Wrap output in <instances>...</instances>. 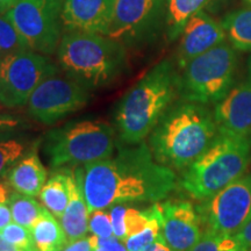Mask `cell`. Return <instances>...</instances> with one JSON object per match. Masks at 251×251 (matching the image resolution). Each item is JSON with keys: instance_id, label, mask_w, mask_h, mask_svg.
<instances>
[{"instance_id": "6da1fadb", "label": "cell", "mask_w": 251, "mask_h": 251, "mask_svg": "<svg viewBox=\"0 0 251 251\" xmlns=\"http://www.w3.org/2000/svg\"><path fill=\"white\" fill-rule=\"evenodd\" d=\"M75 177L89 212L130 202H158L175 190L174 170L153 158L146 143L122 144L117 155L77 166Z\"/></svg>"}, {"instance_id": "7a4b0ae2", "label": "cell", "mask_w": 251, "mask_h": 251, "mask_svg": "<svg viewBox=\"0 0 251 251\" xmlns=\"http://www.w3.org/2000/svg\"><path fill=\"white\" fill-rule=\"evenodd\" d=\"M219 133L214 113L206 105L181 99L166 109L149 137L153 158L184 170L199 158Z\"/></svg>"}, {"instance_id": "3957f363", "label": "cell", "mask_w": 251, "mask_h": 251, "mask_svg": "<svg viewBox=\"0 0 251 251\" xmlns=\"http://www.w3.org/2000/svg\"><path fill=\"white\" fill-rule=\"evenodd\" d=\"M179 75L168 59L155 65L118 102L115 126L122 144H137L150 135L177 97Z\"/></svg>"}, {"instance_id": "277c9868", "label": "cell", "mask_w": 251, "mask_h": 251, "mask_svg": "<svg viewBox=\"0 0 251 251\" xmlns=\"http://www.w3.org/2000/svg\"><path fill=\"white\" fill-rule=\"evenodd\" d=\"M56 57L65 76L90 91L109 86L128 68L127 47L101 34H63Z\"/></svg>"}, {"instance_id": "5b68a950", "label": "cell", "mask_w": 251, "mask_h": 251, "mask_svg": "<svg viewBox=\"0 0 251 251\" xmlns=\"http://www.w3.org/2000/svg\"><path fill=\"white\" fill-rule=\"evenodd\" d=\"M251 162V136L219 131L209 148L184 169L180 187L203 200L244 176Z\"/></svg>"}, {"instance_id": "8992f818", "label": "cell", "mask_w": 251, "mask_h": 251, "mask_svg": "<svg viewBox=\"0 0 251 251\" xmlns=\"http://www.w3.org/2000/svg\"><path fill=\"white\" fill-rule=\"evenodd\" d=\"M115 130L101 120H76L49 130L43 140L49 165L54 169L84 165L114 153Z\"/></svg>"}, {"instance_id": "52a82bcc", "label": "cell", "mask_w": 251, "mask_h": 251, "mask_svg": "<svg viewBox=\"0 0 251 251\" xmlns=\"http://www.w3.org/2000/svg\"><path fill=\"white\" fill-rule=\"evenodd\" d=\"M237 54L228 43L214 47L193 58L179 75V97L187 101L218 103L231 90Z\"/></svg>"}, {"instance_id": "ba28073f", "label": "cell", "mask_w": 251, "mask_h": 251, "mask_svg": "<svg viewBox=\"0 0 251 251\" xmlns=\"http://www.w3.org/2000/svg\"><path fill=\"white\" fill-rule=\"evenodd\" d=\"M63 0H18L6 15L28 48L46 56L57 51L63 36Z\"/></svg>"}, {"instance_id": "9c48e42d", "label": "cell", "mask_w": 251, "mask_h": 251, "mask_svg": "<svg viewBox=\"0 0 251 251\" xmlns=\"http://www.w3.org/2000/svg\"><path fill=\"white\" fill-rule=\"evenodd\" d=\"M59 67L48 56L21 50L0 58V105L14 108L26 105L34 90Z\"/></svg>"}, {"instance_id": "30bf717a", "label": "cell", "mask_w": 251, "mask_h": 251, "mask_svg": "<svg viewBox=\"0 0 251 251\" xmlns=\"http://www.w3.org/2000/svg\"><path fill=\"white\" fill-rule=\"evenodd\" d=\"M202 231L235 235L251 218V175L242 176L197 207Z\"/></svg>"}, {"instance_id": "8fae6325", "label": "cell", "mask_w": 251, "mask_h": 251, "mask_svg": "<svg viewBox=\"0 0 251 251\" xmlns=\"http://www.w3.org/2000/svg\"><path fill=\"white\" fill-rule=\"evenodd\" d=\"M90 96V90L58 72L46 78L34 90L27 102V111L34 120L52 125L85 107Z\"/></svg>"}, {"instance_id": "7c38bea8", "label": "cell", "mask_w": 251, "mask_h": 251, "mask_svg": "<svg viewBox=\"0 0 251 251\" xmlns=\"http://www.w3.org/2000/svg\"><path fill=\"white\" fill-rule=\"evenodd\" d=\"M168 8V0H115L106 36L125 47L147 42L155 35Z\"/></svg>"}, {"instance_id": "4fadbf2b", "label": "cell", "mask_w": 251, "mask_h": 251, "mask_svg": "<svg viewBox=\"0 0 251 251\" xmlns=\"http://www.w3.org/2000/svg\"><path fill=\"white\" fill-rule=\"evenodd\" d=\"M162 236L174 251H191L202 235L197 208L186 200L158 202Z\"/></svg>"}, {"instance_id": "5bb4252c", "label": "cell", "mask_w": 251, "mask_h": 251, "mask_svg": "<svg viewBox=\"0 0 251 251\" xmlns=\"http://www.w3.org/2000/svg\"><path fill=\"white\" fill-rule=\"evenodd\" d=\"M180 35L177 63L181 70L193 58L224 43L227 34L222 24L201 11L187 21Z\"/></svg>"}, {"instance_id": "9a60e30c", "label": "cell", "mask_w": 251, "mask_h": 251, "mask_svg": "<svg viewBox=\"0 0 251 251\" xmlns=\"http://www.w3.org/2000/svg\"><path fill=\"white\" fill-rule=\"evenodd\" d=\"M115 0H63L64 31L106 35Z\"/></svg>"}, {"instance_id": "2e32d148", "label": "cell", "mask_w": 251, "mask_h": 251, "mask_svg": "<svg viewBox=\"0 0 251 251\" xmlns=\"http://www.w3.org/2000/svg\"><path fill=\"white\" fill-rule=\"evenodd\" d=\"M214 118L219 131L251 136V81H244L229 91L216 103Z\"/></svg>"}, {"instance_id": "e0dca14e", "label": "cell", "mask_w": 251, "mask_h": 251, "mask_svg": "<svg viewBox=\"0 0 251 251\" xmlns=\"http://www.w3.org/2000/svg\"><path fill=\"white\" fill-rule=\"evenodd\" d=\"M36 146L29 153L25 155L8 174L9 185L17 192L29 197L39 196L48 177L46 168L37 153Z\"/></svg>"}, {"instance_id": "ac0fdd59", "label": "cell", "mask_w": 251, "mask_h": 251, "mask_svg": "<svg viewBox=\"0 0 251 251\" xmlns=\"http://www.w3.org/2000/svg\"><path fill=\"white\" fill-rule=\"evenodd\" d=\"M69 188H70V197H69L67 209L59 220L67 235L68 243H70L86 237L89 233L90 212L80 185L75 177L74 171L71 170L69 177Z\"/></svg>"}, {"instance_id": "d6986e66", "label": "cell", "mask_w": 251, "mask_h": 251, "mask_svg": "<svg viewBox=\"0 0 251 251\" xmlns=\"http://www.w3.org/2000/svg\"><path fill=\"white\" fill-rule=\"evenodd\" d=\"M31 234L37 251H62L68 244L62 225L47 208L31 228Z\"/></svg>"}, {"instance_id": "ffe728a7", "label": "cell", "mask_w": 251, "mask_h": 251, "mask_svg": "<svg viewBox=\"0 0 251 251\" xmlns=\"http://www.w3.org/2000/svg\"><path fill=\"white\" fill-rule=\"evenodd\" d=\"M69 177H70L69 168H64L62 171L55 172L39 194L43 206L58 219H61L64 214L69 202V197H70Z\"/></svg>"}, {"instance_id": "44dd1931", "label": "cell", "mask_w": 251, "mask_h": 251, "mask_svg": "<svg viewBox=\"0 0 251 251\" xmlns=\"http://www.w3.org/2000/svg\"><path fill=\"white\" fill-rule=\"evenodd\" d=\"M211 0H168L166 8V28L170 40L180 36L185 25L191 18L208 4Z\"/></svg>"}, {"instance_id": "7402d4cb", "label": "cell", "mask_w": 251, "mask_h": 251, "mask_svg": "<svg viewBox=\"0 0 251 251\" xmlns=\"http://www.w3.org/2000/svg\"><path fill=\"white\" fill-rule=\"evenodd\" d=\"M222 27L235 49L251 51V7L229 13Z\"/></svg>"}, {"instance_id": "603a6c76", "label": "cell", "mask_w": 251, "mask_h": 251, "mask_svg": "<svg viewBox=\"0 0 251 251\" xmlns=\"http://www.w3.org/2000/svg\"><path fill=\"white\" fill-rule=\"evenodd\" d=\"M9 208L12 213V220L17 224L28 229L33 228L35 222L41 218L46 207H42L34 197L14 192L9 197Z\"/></svg>"}, {"instance_id": "cb8c5ba5", "label": "cell", "mask_w": 251, "mask_h": 251, "mask_svg": "<svg viewBox=\"0 0 251 251\" xmlns=\"http://www.w3.org/2000/svg\"><path fill=\"white\" fill-rule=\"evenodd\" d=\"M11 133L13 131L0 134V176L7 174L25 155H27V140L14 136Z\"/></svg>"}, {"instance_id": "d4e9b609", "label": "cell", "mask_w": 251, "mask_h": 251, "mask_svg": "<svg viewBox=\"0 0 251 251\" xmlns=\"http://www.w3.org/2000/svg\"><path fill=\"white\" fill-rule=\"evenodd\" d=\"M27 49L29 48L7 15L0 14V58Z\"/></svg>"}, {"instance_id": "484cf974", "label": "cell", "mask_w": 251, "mask_h": 251, "mask_svg": "<svg viewBox=\"0 0 251 251\" xmlns=\"http://www.w3.org/2000/svg\"><path fill=\"white\" fill-rule=\"evenodd\" d=\"M191 251H242L234 235H218L202 231L201 237Z\"/></svg>"}, {"instance_id": "4316f807", "label": "cell", "mask_w": 251, "mask_h": 251, "mask_svg": "<svg viewBox=\"0 0 251 251\" xmlns=\"http://www.w3.org/2000/svg\"><path fill=\"white\" fill-rule=\"evenodd\" d=\"M162 237L161 220L155 221L140 233L131 235L124 241L127 251H143L147 247Z\"/></svg>"}, {"instance_id": "83f0119b", "label": "cell", "mask_w": 251, "mask_h": 251, "mask_svg": "<svg viewBox=\"0 0 251 251\" xmlns=\"http://www.w3.org/2000/svg\"><path fill=\"white\" fill-rule=\"evenodd\" d=\"M1 236L5 238L7 242L13 246L20 248L24 250L34 249V240L33 234L30 229H28L24 226L17 224V222H11L0 231Z\"/></svg>"}, {"instance_id": "f1b7e54d", "label": "cell", "mask_w": 251, "mask_h": 251, "mask_svg": "<svg viewBox=\"0 0 251 251\" xmlns=\"http://www.w3.org/2000/svg\"><path fill=\"white\" fill-rule=\"evenodd\" d=\"M89 230L92 235L99 237L114 236L111 213L103 211V209H96V211L90 212Z\"/></svg>"}, {"instance_id": "f546056e", "label": "cell", "mask_w": 251, "mask_h": 251, "mask_svg": "<svg viewBox=\"0 0 251 251\" xmlns=\"http://www.w3.org/2000/svg\"><path fill=\"white\" fill-rule=\"evenodd\" d=\"M127 207L122 205H115L111 207V219H112V226H113V234L122 242L127 238V234H126V227H125V213Z\"/></svg>"}, {"instance_id": "4dcf8cb0", "label": "cell", "mask_w": 251, "mask_h": 251, "mask_svg": "<svg viewBox=\"0 0 251 251\" xmlns=\"http://www.w3.org/2000/svg\"><path fill=\"white\" fill-rule=\"evenodd\" d=\"M9 197L11 193L8 192L7 186L5 184H0V231L13 221L9 208Z\"/></svg>"}, {"instance_id": "1f68e13d", "label": "cell", "mask_w": 251, "mask_h": 251, "mask_svg": "<svg viewBox=\"0 0 251 251\" xmlns=\"http://www.w3.org/2000/svg\"><path fill=\"white\" fill-rule=\"evenodd\" d=\"M90 243L94 250L98 248H102L108 251H127L125 243L122 244L118 237L111 236V237H99L96 235L89 236Z\"/></svg>"}, {"instance_id": "d6a6232c", "label": "cell", "mask_w": 251, "mask_h": 251, "mask_svg": "<svg viewBox=\"0 0 251 251\" xmlns=\"http://www.w3.org/2000/svg\"><path fill=\"white\" fill-rule=\"evenodd\" d=\"M25 127H26V124L20 118L0 111V134L8 133V131H15Z\"/></svg>"}, {"instance_id": "836d02e7", "label": "cell", "mask_w": 251, "mask_h": 251, "mask_svg": "<svg viewBox=\"0 0 251 251\" xmlns=\"http://www.w3.org/2000/svg\"><path fill=\"white\" fill-rule=\"evenodd\" d=\"M234 237L236 238L238 246H240L242 251H251V218L234 235Z\"/></svg>"}, {"instance_id": "e575fe53", "label": "cell", "mask_w": 251, "mask_h": 251, "mask_svg": "<svg viewBox=\"0 0 251 251\" xmlns=\"http://www.w3.org/2000/svg\"><path fill=\"white\" fill-rule=\"evenodd\" d=\"M62 251H94V249L91 246L89 237L86 236L75 241V242L68 243Z\"/></svg>"}, {"instance_id": "d590c367", "label": "cell", "mask_w": 251, "mask_h": 251, "mask_svg": "<svg viewBox=\"0 0 251 251\" xmlns=\"http://www.w3.org/2000/svg\"><path fill=\"white\" fill-rule=\"evenodd\" d=\"M143 251H174L168 244L165 243V241L163 240V236L159 240L155 241V242L150 244L144 249Z\"/></svg>"}, {"instance_id": "8d00e7d4", "label": "cell", "mask_w": 251, "mask_h": 251, "mask_svg": "<svg viewBox=\"0 0 251 251\" xmlns=\"http://www.w3.org/2000/svg\"><path fill=\"white\" fill-rule=\"evenodd\" d=\"M0 251H28V250L20 249V248L13 246V244L7 242V241L1 236V234H0Z\"/></svg>"}, {"instance_id": "74e56055", "label": "cell", "mask_w": 251, "mask_h": 251, "mask_svg": "<svg viewBox=\"0 0 251 251\" xmlns=\"http://www.w3.org/2000/svg\"><path fill=\"white\" fill-rule=\"evenodd\" d=\"M17 1L18 0H0V14H5Z\"/></svg>"}, {"instance_id": "f35d334b", "label": "cell", "mask_w": 251, "mask_h": 251, "mask_svg": "<svg viewBox=\"0 0 251 251\" xmlns=\"http://www.w3.org/2000/svg\"><path fill=\"white\" fill-rule=\"evenodd\" d=\"M248 75H249V79L248 80L251 81V57L248 61Z\"/></svg>"}, {"instance_id": "ab89813d", "label": "cell", "mask_w": 251, "mask_h": 251, "mask_svg": "<svg viewBox=\"0 0 251 251\" xmlns=\"http://www.w3.org/2000/svg\"><path fill=\"white\" fill-rule=\"evenodd\" d=\"M244 1L247 2V4H249V5H251V0H244Z\"/></svg>"}, {"instance_id": "60d3db41", "label": "cell", "mask_w": 251, "mask_h": 251, "mask_svg": "<svg viewBox=\"0 0 251 251\" xmlns=\"http://www.w3.org/2000/svg\"><path fill=\"white\" fill-rule=\"evenodd\" d=\"M30 251H37V249H36V248H34V249H31Z\"/></svg>"}, {"instance_id": "b9f144b4", "label": "cell", "mask_w": 251, "mask_h": 251, "mask_svg": "<svg viewBox=\"0 0 251 251\" xmlns=\"http://www.w3.org/2000/svg\"><path fill=\"white\" fill-rule=\"evenodd\" d=\"M30 250H31V249H30ZM30 250H28V251H30Z\"/></svg>"}]
</instances>
